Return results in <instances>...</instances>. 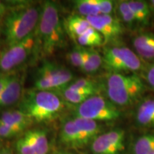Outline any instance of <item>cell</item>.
Listing matches in <instances>:
<instances>
[{
	"instance_id": "obj_1",
	"label": "cell",
	"mask_w": 154,
	"mask_h": 154,
	"mask_svg": "<svg viewBox=\"0 0 154 154\" xmlns=\"http://www.w3.org/2000/svg\"><path fill=\"white\" fill-rule=\"evenodd\" d=\"M64 31L57 4L45 1L41 7V14L35 30L36 44H39L44 55H51L64 44Z\"/></svg>"
},
{
	"instance_id": "obj_2",
	"label": "cell",
	"mask_w": 154,
	"mask_h": 154,
	"mask_svg": "<svg viewBox=\"0 0 154 154\" xmlns=\"http://www.w3.org/2000/svg\"><path fill=\"white\" fill-rule=\"evenodd\" d=\"M63 108V99L57 93L36 89L26 91L19 103V110L38 122L53 120Z\"/></svg>"
},
{
	"instance_id": "obj_3",
	"label": "cell",
	"mask_w": 154,
	"mask_h": 154,
	"mask_svg": "<svg viewBox=\"0 0 154 154\" xmlns=\"http://www.w3.org/2000/svg\"><path fill=\"white\" fill-rule=\"evenodd\" d=\"M41 7L29 6L11 11L4 22V34L8 47L18 43L35 32Z\"/></svg>"
},
{
	"instance_id": "obj_4",
	"label": "cell",
	"mask_w": 154,
	"mask_h": 154,
	"mask_svg": "<svg viewBox=\"0 0 154 154\" xmlns=\"http://www.w3.org/2000/svg\"><path fill=\"white\" fill-rule=\"evenodd\" d=\"M107 95L116 105L127 106L131 103L144 89V84L136 74L125 75L112 73L106 82Z\"/></svg>"
},
{
	"instance_id": "obj_5",
	"label": "cell",
	"mask_w": 154,
	"mask_h": 154,
	"mask_svg": "<svg viewBox=\"0 0 154 154\" xmlns=\"http://www.w3.org/2000/svg\"><path fill=\"white\" fill-rule=\"evenodd\" d=\"M73 77L72 73L66 67L45 60L36 72L34 89L59 91L68 86Z\"/></svg>"
},
{
	"instance_id": "obj_6",
	"label": "cell",
	"mask_w": 154,
	"mask_h": 154,
	"mask_svg": "<svg viewBox=\"0 0 154 154\" xmlns=\"http://www.w3.org/2000/svg\"><path fill=\"white\" fill-rule=\"evenodd\" d=\"M76 117L93 121H112L120 117V111L114 103L100 96H92L77 105Z\"/></svg>"
},
{
	"instance_id": "obj_7",
	"label": "cell",
	"mask_w": 154,
	"mask_h": 154,
	"mask_svg": "<svg viewBox=\"0 0 154 154\" xmlns=\"http://www.w3.org/2000/svg\"><path fill=\"white\" fill-rule=\"evenodd\" d=\"M102 64L112 73L136 72L141 68L140 58L127 47H112L104 50Z\"/></svg>"
},
{
	"instance_id": "obj_8",
	"label": "cell",
	"mask_w": 154,
	"mask_h": 154,
	"mask_svg": "<svg viewBox=\"0 0 154 154\" xmlns=\"http://www.w3.org/2000/svg\"><path fill=\"white\" fill-rule=\"evenodd\" d=\"M35 46V32L22 41L9 46L0 54V69L8 72L21 65L34 51Z\"/></svg>"
},
{
	"instance_id": "obj_9",
	"label": "cell",
	"mask_w": 154,
	"mask_h": 154,
	"mask_svg": "<svg viewBox=\"0 0 154 154\" xmlns=\"http://www.w3.org/2000/svg\"><path fill=\"white\" fill-rule=\"evenodd\" d=\"M90 25L103 38V44H108L122 34L123 28L118 19L111 14H99L86 17Z\"/></svg>"
},
{
	"instance_id": "obj_10",
	"label": "cell",
	"mask_w": 154,
	"mask_h": 154,
	"mask_svg": "<svg viewBox=\"0 0 154 154\" xmlns=\"http://www.w3.org/2000/svg\"><path fill=\"white\" fill-rule=\"evenodd\" d=\"M124 148V131L117 129L97 136L93 140L94 154H119Z\"/></svg>"
},
{
	"instance_id": "obj_11",
	"label": "cell",
	"mask_w": 154,
	"mask_h": 154,
	"mask_svg": "<svg viewBox=\"0 0 154 154\" xmlns=\"http://www.w3.org/2000/svg\"><path fill=\"white\" fill-rule=\"evenodd\" d=\"M23 76L11 75L10 80L0 94V109L12 105L20 99L22 91Z\"/></svg>"
},
{
	"instance_id": "obj_12",
	"label": "cell",
	"mask_w": 154,
	"mask_h": 154,
	"mask_svg": "<svg viewBox=\"0 0 154 154\" xmlns=\"http://www.w3.org/2000/svg\"><path fill=\"white\" fill-rule=\"evenodd\" d=\"M60 140L63 144L71 148H80L84 146L74 119L67 120L63 124L60 131Z\"/></svg>"
},
{
	"instance_id": "obj_13",
	"label": "cell",
	"mask_w": 154,
	"mask_h": 154,
	"mask_svg": "<svg viewBox=\"0 0 154 154\" xmlns=\"http://www.w3.org/2000/svg\"><path fill=\"white\" fill-rule=\"evenodd\" d=\"M0 119L19 134L22 132L33 121L19 109L5 111L2 114Z\"/></svg>"
},
{
	"instance_id": "obj_14",
	"label": "cell",
	"mask_w": 154,
	"mask_h": 154,
	"mask_svg": "<svg viewBox=\"0 0 154 154\" xmlns=\"http://www.w3.org/2000/svg\"><path fill=\"white\" fill-rule=\"evenodd\" d=\"M74 121L79 130L84 146L99 136L101 128L96 121L80 117H76L74 119Z\"/></svg>"
},
{
	"instance_id": "obj_15",
	"label": "cell",
	"mask_w": 154,
	"mask_h": 154,
	"mask_svg": "<svg viewBox=\"0 0 154 154\" xmlns=\"http://www.w3.org/2000/svg\"><path fill=\"white\" fill-rule=\"evenodd\" d=\"M133 44L140 57L146 59H154V34H140L134 38Z\"/></svg>"
},
{
	"instance_id": "obj_16",
	"label": "cell",
	"mask_w": 154,
	"mask_h": 154,
	"mask_svg": "<svg viewBox=\"0 0 154 154\" xmlns=\"http://www.w3.org/2000/svg\"><path fill=\"white\" fill-rule=\"evenodd\" d=\"M65 29L71 38L76 40L91 27V25L86 17L80 15H72L69 17L64 22Z\"/></svg>"
},
{
	"instance_id": "obj_17",
	"label": "cell",
	"mask_w": 154,
	"mask_h": 154,
	"mask_svg": "<svg viewBox=\"0 0 154 154\" xmlns=\"http://www.w3.org/2000/svg\"><path fill=\"white\" fill-rule=\"evenodd\" d=\"M29 140L35 154H48L49 151L47 135L43 130L29 131L24 135Z\"/></svg>"
},
{
	"instance_id": "obj_18",
	"label": "cell",
	"mask_w": 154,
	"mask_h": 154,
	"mask_svg": "<svg viewBox=\"0 0 154 154\" xmlns=\"http://www.w3.org/2000/svg\"><path fill=\"white\" fill-rule=\"evenodd\" d=\"M136 119L141 126H154V99H147L140 103L137 111Z\"/></svg>"
},
{
	"instance_id": "obj_19",
	"label": "cell",
	"mask_w": 154,
	"mask_h": 154,
	"mask_svg": "<svg viewBox=\"0 0 154 154\" xmlns=\"http://www.w3.org/2000/svg\"><path fill=\"white\" fill-rule=\"evenodd\" d=\"M79 45L83 47H94L101 46L103 38L101 34L91 26L87 31L76 40Z\"/></svg>"
},
{
	"instance_id": "obj_20",
	"label": "cell",
	"mask_w": 154,
	"mask_h": 154,
	"mask_svg": "<svg viewBox=\"0 0 154 154\" xmlns=\"http://www.w3.org/2000/svg\"><path fill=\"white\" fill-rule=\"evenodd\" d=\"M69 89L89 96H95L99 88L96 82L88 79H80L67 86Z\"/></svg>"
},
{
	"instance_id": "obj_21",
	"label": "cell",
	"mask_w": 154,
	"mask_h": 154,
	"mask_svg": "<svg viewBox=\"0 0 154 154\" xmlns=\"http://www.w3.org/2000/svg\"><path fill=\"white\" fill-rule=\"evenodd\" d=\"M131 9L136 17V22L146 23L151 15L149 5L145 1H128Z\"/></svg>"
},
{
	"instance_id": "obj_22",
	"label": "cell",
	"mask_w": 154,
	"mask_h": 154,
	"mask_svg": "<svg viewBox=\"0 0 154 154\" xmlns=\"http://www.w3.org/2000/svg\"><path fill=\"white\" fill-rule=\"evenodd\" d=\"M75 9L82 17H87L100 14L98 0H77L74 1Z\"/></svg>"
},
{
	"instance_id": "obj_23",
	"label": "cell",
	"mask_w": 154,
	"mask_h": 154,
	"mask_svg": "<svg viewBox=\"0 0 154 154\" xmlns=\"http://www.w3.org/2000/svg\"><path fill=\"white\" fill-rule=\"evenodd\" d=\"M154 149V134L146 135L138 138L134 146L135 154H149Z\"/></svg>"
},
{
	"instance_id": "obj_24",
	"label": "cell",
	"mask_w": 154,
	"mask_h": 154,
	"mask_svg": "<svg viewBox=\"0 0 154 154\" xmlns=\"http://www.w3.org/2000/svg\"><path fill=\"white\" fill-rule=\"evenodd\" d=\"M55 93H57L62 99L73 104H80L90 97L89 96L78 93V92L69 89L67 87Z\"/></svg>"
},
{
	"instance_id": "obj_25",
	"label": "cell",
	"mask_w": 154,
	"mask_h": 154,
	"mask_svg": "<svg viewBox=\"0 0 154 154\" xmlns=\"http://www.w3.org/2000/svg\"><path fill=\"white\" fill-rule=\"evenodd\" d=\"M117 9L122 20L126 24H134L136 23V19L134 13L128 5V1H120L117 3Z\"/></svg>"
},
{
	"instance_id": "obj_26",
	"label": "cell",
	"mask_w": 154,
	"mask_h": 154,
	"mask_svg": "<svg viewBox=\"0 0 154 154\" xmlns=\"http://www.w3.org/2000/svg\"><path fill=\"white\" fill-rule=\"evenodd\" d=\"M86 51L88 56V60H89L90 65L93 71V73H95L96 71L100 68L102 65L103 60H102V57L99 54L96 50H95L91 47H86Z\"/></svg>"
},
{
	"instance_id": "obj_27",
	"label": "cell",
	"mask_w": 154,
	"mask_h": 154,
	"mask_svg": "<svg viewBox=\"0 0 154 154\" xmlns=\"http://www.w3.org/2000/svg\"><path fill=\"white\" fill-rule=\"evenodd\" d=\"M68 61L75 67L82 68V47L77 46L72 49L67 55Z\"/></svg>"
},
{
	"instance_id": "obj_28",
	"label": "cell",
	"mask_w": 154,
	"mask_h": 154,
	"mask_svg": "<svg viewBox=\"0 0 154 154\" xmlns=\"http://www.w3.org/2000/svg\"><path fill=\"white\" fill-rule=\"evenodd\" d=\"M17 150L19 154H35V151L26 136L19 138L17 143Z\"/></svg>"
},
{
	"instance_id": "obj_29",
	"label": "cell",
	"mask_w": 154,
	"mask_h": 154,
	"mask_svg": "<svg viewBox=\"0 0 154 154\" xmlns=\"http://www.w3.org/2000/svg\"><path fill=\"white\" fill-rule=\"evenodd\" d=\"M19 133L9 126L0 119V137L12 138L18 135Z\"/></svg>"
},
{
	"instance_id": "obj_30",
	"label": "cell",
	"mask_w": 154,
	"mask_h": 154,
	"mask_svg": "<svg viewBox=\"0 0 154 154\" xmlns=\"http://www.w3.org/2000/svg\"><path fill=\"white\" fill-rule=\"evenodd\" d=\"M100 14H111L113 9V2L111 0H98Z\"/></svg>"
},
{
	"instance_id": "obj_31",
	"label": "cell",
	"mask_w": 154,
	"mask_h": 154,
	"mask_svg": "<svg viewBox=\"0 0 154 154\" xmlns=\"http://www.w3.org/2000/svg\"><path fill=\"white\" fill-rule=\"evenodd\" d=\"M146 78H147L148 82H149L150 86L154 88V64L151 65L148 69Z\"/></svg>"
},
{
	"instance_id": "obj_32",
	"label": "cell",
	"mask_w": 154,
	"mask_h": 154,
	"mask_svg": "<svg viewBox=\"0 0 154 154\" xmlns=\"http://www.w3.org/2000/svg\"><path fill=\"white\" fill-rule=\"evenodd\" d=\"M11 75L10 74H6L5 76L0 77V94L2 93L7 84H8L9 80H10Z\"/></svg>"
},
{
	"instance_id": "obj_33",
	"label": "cell",
	"mask_w": 154,
	"mask_h": 154,
	"mask_svg": "<svg viewBox=\"0 0 154 154\" xmlns=\"http://www.w3.org/2000/svg\"><path fill=\"white\" fill-rule=\"evenodd\" d=\"M6 11V6L5 3H3L2 2L0 1V16H2Z\"/></svg>"
},
{
	"instance_id": "obj_34",
	"label": "cell",
	"mask_w": 154,
	"mask_h": 154,
	"mask_svg": "<svg viewBox=\"0 0 154 154\" xmlns=\"http://www.w3.org/2000/svg\"><path fill=\"white\" fill-rule=\"evenodd\" d=\"M0 154H10V153L7 151H0Z\"/></svg>"
},
{
	"instance_id": "obj_35",
	"label": "cell",
	"mask_w": 154,
	"mask_h": 154,
	"mask_svg": "<svg viewBox=\"0 0 154 154\" xmlns=\"http://www.w3.org/2000/svg\"><path fill=\"white\" fill-rule=\"evenodd\" d=\"M149 154H154V149L152 150L151 151H150L149 153Z\"/></svg>"
},
{
	"instance_id": "obj_36",
	"label": "cell",
	"mask_w": 154,
	"mask_h": 154,
	"mask_svg": "<svg viewBox=\"0 0 154 154\" xmlns=\"http://www.w3.org/2000/svg\"><path fill=\"white\" fill-rule=\"evenodd\" d=\"M151 4L154 7V0H152V1H151Z\"/></svg>"
},
{
	"instance_id": "obj_37",
	"label": "cell",
	"mask_w": 154,
	"mask_h": 154,
	"mask_svg": "<svg viewBox=\"0 0 154 154\" xmlns=\"http://www.w3.org/2000/svg\"><path fill=\"white\" fill-rule=\"evenodd\" d=\"M61 154H67V153H61Z\"/></svg>"
}]
</instances>
